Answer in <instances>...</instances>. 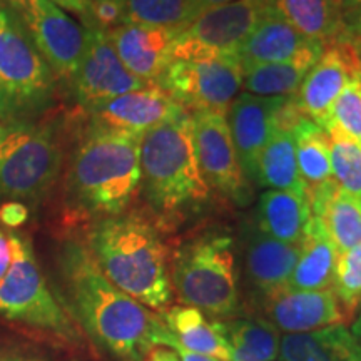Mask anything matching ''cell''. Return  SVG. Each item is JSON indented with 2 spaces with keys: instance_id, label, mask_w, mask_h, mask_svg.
I'll list each match as a JSON object with an SVG mask.
<instances>
[{
  "instance_id": "obj_1",
  "label": "cell",
  "mask_w": 361,
  "mask_h": 361,
  "mask_svg": "<svg viewBox=\"0 0 361 361\" xmlns=\"http://www.w3.org/2000/svg\"><path fill=\"white\" fill-rule=\"evenodd\" d=\"M57 263L72 313L107 353L121 361H147L154 348H174L178 340L161 314L114 286L87 246L66 241Z\"/></svg>"
},
{
  "instance_id": "obj_2",
  "label": "cell",
  "mask_w": 361,
  "mask_h": 361,
  "mask_svg": "<svg viewBox=\"0 0 361 361\" xmlns=\"http://www.w3.org/2000/svg\"><path fill=\"white\" fill-rule=\"evenodd\" d=\"M142 135L90 124L72 149L66 171V196L89 216H117L141 188Z\"/></svg>"
},
{
  "instance_id": "obj_3",
  "label": "cell",
  "mask_w": 361,
  "mask_h": 361,
  "mask_svg": "<svg viewBox=\"0 0 361 361\" xmlns=\"http://www.w3.org/2000/svg\"><path fill=\"white\" fill-rule=\"evenodd\" d=\"M89 251L104 276L144 306L164 310L173 300L168 251L144 216L101 218L89 233Z\"/></svg>"
},
{
  "instance_id": "obj_4",
  "label": "cell",
  "mask_w": 361,
  "mask_h": 361,
  "mask_svg": "<svg viewBox=\"0 0 361 361\" xmlns=\"http://www.w3.org/2000/svg\"><path fill=\"white\" fill-rule=\"evenodd\" d=\"M141 191L156 213L174 216L204 204L211 189L194 147L192 117L179 112L141 139Z\"/></svg>"
},
{
  "instance_id": "obj_5",
  "label": "cell",
  "mask_w": 361,
  "mask_h": 361,
  "mask_svg": "<svg viewBox=\"0 0 361 361\" xmlns=\"http://www.w3.org/2000/svg\"><path fill=\"white\" fill-rule=\"evenodd\" d=\"M64 142L54 121H11L0 133V201L39 204L64 168Z\"/></svg>"
},
{
  "instance_id": "obj_6",
  "label": "cell",
  "mask_w": 361,
  "mask_h": 361,
  "mask_svg": "<svg viewBox=\"0 0 361 361\" xmlns=\"http://www.w3.org/2000/svg\"><path fill=\"white\" fill-rule=\"evenodd\" d=\"M171 284L180 303L213 318H231L239 311L234 239L206 233L176 250L169 268Z\"/></svg>"
},
{
  "instance_id": "obj_7",
  "label": "cell",
  "mask_w": 361,
  "mask_h": 361,
  "mask_svg": "<svg viewBox=\"0 0 361 361\" xmlns=\"http://www.w3.org/2000/svg\"><path fill=\"white\" fill-rule=\"evenodd\" d=\"M54 96L51 67L17 13L0 0V123L39 119Z\"/></svg>"
},
{
  "instance_id": "obj_8",
  "label": "cell",
  "mask_w": 361,
  "mask_h": 361,
  "mask_svg": "<svg viewBox=\"0 0 361 361\" xmlns=\"http://www.w3.org/2000/svg\"><path fill=\"white\" fill-rule=\"evenodd\" d=\"M7 241L11 266L0 279V314L12 322L44 329L66 341L78 340V329L40 273L32 246L17 234H8Z\"/></svg>"
},
{
  "instance_id": "obj_9",
  "label": "cell",
  "mask_w": 361,
  "mask_h": 361,
  "mask_svg": "<svg viewBox=\"0 0 361 361\" xmlns=\"http://www.w3.org/2000/svg\"><path fill=\"white\" fill-rule=\"evenodd\" d=\"M243 78L245 67L238 54H226L173 61L157 85L189 114L228 112L243 87Z\"/></svg>"
},
{
  "instance_id": "obj_10",
  "label": "cell",
  "mask_w": 361,
  "mask_h": 361,
  "mask_svg": "<svg viewBox=\"0 0 361 361\" xmlns=\"http://www.w3.org/2000/svg\"><path fill=\"white\" fill-rule=\"evenodd\" d=\"M266 11V0H234L207 8L176 35L171 59L183 61L238 54Z\"/></svg>"
},
{
  "instance_id": "obj_11",
  "label": "cell",
  "mask_w": 361,
  "mask_h": 361,
  "mask_svg": "<svg viewBox=\"0 0 361 361\" xmlns=\"http://www.w3.org/2000/svg\"><path fill=\"white\" fill-rule=\"evenodd\" d=\"M17 13L54 78L72 82L85 47V27L49 0H6Z\"/></svg>"
},
{
  "instance_id": "obj_12",
  "label": "cell",
  "mask_w": 361,
  "mask_h": 361,
  "mask_svg": "<svg viewBox=\"0 0 361 361\" xmlns=\"http://www.w3.org/2000/svg\"><path fill=\"white\" fill-rule=\"evenodd\" d=\"M355 78H361V40L346 30L324 45L295 94L298 106L308 119L324 129L331 121L333 104Z\"/></svg>"
},
{
  "instance_id": "obj_13",
  "label": "cell",
  "mask_w": 361,
  "mask_h": 361,
  "mask_svg": "<svg viewBox=\"0 0 361 361\" xmlns=\"http://www.w3.org/2000/svg\"><path fill=\"white\" fill-rule=\"evenodd\" d=\"M147 84L126 69L106 30L85 29V47L71 89L80 109L89 112L112 99L147 87Z\"/></svg>"
},
{
  "instance_id": "obj_14",
  "label": "cell",
  "mask_w": 361,
  "mask_h": 361,
  "mask_svg": "<svg viewBox=\"0 0 361 361\" xmlns=\"http://www.w3.org/2000/svg\"><path fill=\"white\" fill-rule=\"evenodd\" d=\"M226 114L228 112L219 111L191 114L197 164L207 188L238 204H246L251 197V189L239 168Z\"/></svg>"
},
{
  "instance_id": "obj_15",
  "label": "cell",
  "mask_w": 361,
  "mask_h": 361,
  "mask_svg": "<svg viewBox=\"0 0 361 361\" xmlns=\"http://www.w3.org/2000/svg\"><path fill=\"white\" fill-rule=\"evenodd\" d=\"M261 308L268 318L266 322L288 335L313 331L345 319V313L331 290L305 291L286 284L261 295Z\"/></svg>"
},
{
  "instance_id": "obj_16",
  "label": "cell",
  "mask_w": 361,
  "mask_h": 361,
  "mask_svg": "<svg viewBox=\"0 0 361 361\" xmlns=\"http://www.w3.org/2000/svg\"><path fill=\"white\" fill-rule=\"evenodd\" d=\"M284 97H258L243 92L228 109L234 151L243 174L247 180L258 179L261 152L274 133V114Z\"/></svg>"
},
{
  "instance_id": "obj_17",
  "label": "cell",
  "mask_w": 361,
  "mask_h": 361,
  "mask_svg": "<svg viewBox=\"0 0 361 361\" xmlns=\"http://www.w3.org/2000/svg\"><path fill=\"white\" fill-rule=\"evenodd\" d=\"M183 111L186 109L174 102L159 85H147L144 89L123 94L85 114L89 116V123L99 128L144 135L149 129L156 128Z\"/></svg>"
},
{
  "instance_id": "obj_18",
  "label": "cell",
  "mask_w": 361,
  "mask_h": 361,
  "mask_svg": "<svg viewBox=\"0 0 361 361\" xmlns=\"http://www.w3.org/2000/svg\"><path fill=\"white\" fill-rule=\"evenodd\" d=\"M173 29L144 24H124L107 30L112 47L130 74L147 84H159L171 59V47L176 39Z\"/></svg>"
},
{
  "instance_id": "obj_19",
  "label": "cell",
  "mask_w": 361,
  "mask_h": 361,
  "mask_svg": "<svg viewBox=\"0 0 361 361\" xmlns=\"http://www.w3.org/2000/svg\"><path fill=\"white\" fill-rule=\"evenodd\" d=\"M301 245H288L247 224L245 233V266L259 295L286 286L300 256Z\"/></svg>"
},
{
  "instance_id": "obj_20",
  "label": "cell",
  "mask_w": 361,
  "mask_h": 361,
  "mask_svg": "<svg viewBox=\"0 0 361 361\" xmlns=\"http://www.w3.org/2000/svg\"><path fill=\"white\" fill-rule=\"evenodd\" d=\"M311 216L319 221L323 231L336 247L338 255L361 243V200L343 191L336 180L316 188L308 194Z\"/></svg>"
},
{
  "instance_id": "obj_21",
  "label": "cell",
  "mask_w": 361,
  "mask_h": 361,
  "mask_svg": "<svg viewBox=\"0 0 361 361\" xmlns=\"http://www.w3.org/2000/svg\"><path fill=\"white\" fill-rule=\"evenodd\" d=\"M311 42L314 40L303 37L268 7L258 25L238 49V57L245 69L261 64H276L290 61Z\"/></svg>"
},
{
  "instance_id": "obj_22",
  "label": "cell",
  "mask_w": 361,
  "mask_h": 361,
  "mask_svg": "<svg viewBox=\"0 0 361 361\" xmlns=\"http://www.w3.org/2000/svg\"><path fill=\"white\" fill-rule=\"evenodd\" d=\"M266 6L314 42L326 45L346 32L341 0H266Z\"/></svg>"
},
{
  "instance_id": "obj_23",
  "label": "cell",
  "mask_w": 361,
  "mask_h": 361,
  "mask_svg": "<svg viewBox=\"0 0 361 361\" xmlns=\"http://www.w3.org/2000/svg\"><path fill=\"white\" fill-rule=\"evenodd\" d=\"M283 361H361V346L343 323L306 333L284 335L279 341Z\"/></svg>"
},
{
  "instance_id": "obj_24",
  "label": "cell",
  "mask_w": 361,
  "mask_h": 361,
  "mask_svg": "<svg viewBox=\"0 0 361 361\" xmlns=\"http://www.w3.org/2000/svg\"><path fill=\"white\" fill-rule=\"evenodd\" d=\"M311 219V207L305 194L268 189L261 194L258 228L278 241L301 245Z\"/></svg>"
},
{
  "instance_id": "obj_25",
  "label": "cell",
  "mask_w": 361,
  "mask_h": 361,
  "mask_svg": "<svg viewBox=\"0 0 361 361\" xmlns=\"http://www.w3.org/2000/svg\"><path fill=\"white\" fill-rule=\"evenodd\" d=\"M324 45L322 42H311L298 56L290 61L276 64H261L245 69L243 87L247 94L258 97H286L298 92L306 74L319 56Z\"/></svg>"
},
{
  "instance_id": "obj_26",
  "label": "cell",
  "mask_w": 361,
  "mask_h": 361,
  "mask_svg": "<svg viewBox=\"0 0 361 361\" xmlns=\"http://www.w3.org/2000/svg\"><path fill=\"white\" fill-rule=\"evenodd\" d=\"M336 261L335 245L329 241L319 221L311 216L288 286L305 291L331 290Z\"/></svg>"
},
{
  "instance_id": "obj_27",
  "label": "cell",
  "mask_w": 361,
  "mask_h": 361,
  "mask_svg": "<svg viewBox=\"0 0 361 361\" xmlns=\"http://www.w3.org/2000/svg\"><path fill=\"white\" fill-rule=\"evenodd\" d=\"M228 343L229 361H274L279 356L278 329L261 318L216 319Z\"/></svg>"
},
{
  "instance_id": "obj_28",
  "label": "cell",
  "mask_w": 361,
  "mask_h": 361,
  "mask_svg": "<svg viewBox=\"0 0 361 361\" xmlns=\"http://www.w3.org/2000/svg\"><path fill=\"white\" fill-rule=\"evenodd\" d=\"M183 348L194 353L229 361V346L214 322H207L202 311L192 306H174L161 314Z\"/></svg>"
},
{
  "instance_id": "obj_29",
  "label": "cell",
  "mask_w": 361,
  "mask_h": 361,
  "mask_svg": "<svg viewBox=\"0 0 361 361\" xmlns=\"http://www.w3.org/2000/svg\"><path fill=\"white\" fill-rule=\"evenodd\" d=\"M258 184L268 189L293 191L306 196L296 159L293 133H273L258 161Z\"/></svg>"
},
{
  "instance_id": "obj_30",
  "label": "cell",
  "mask_w": 361,
  "mask_h": 361,
  "mask_svg": "<svg viewBox=\"0 0 361 361\" xmlns=\"http://www.w3.org/2000/svg\"><path fill=\"white\" fill-rule=\"evenodd\" d=\"M296 144V159L300 176L306 188V197L311 191L333 179L329 137L326 129L303 119L293 130Z\"/></svg>"
},
{
  "instance_id": "obj_31",
  "label": "cell",
  "mask_w": 361,
  "mask_h": 361,
  "mask_svg": "<svg viewBox=\"0 0 361 361\" xmlns=\"http://www.w3.org/2000/svg\"><path fill=\"white\" fill-rule=\"evenodd\" d=\"M192 0H126L124 22L180 32L196 19Z\"/></svg>"
},
{
  "instance_id": "obj_32",
  "label": "cell",
  "mask_w": 361,
  "mask_h": 361,
  "mask_svg": "<svg viewBox=\"0 0 361 361\" xmlns=\"http://www.w3.org/2000/svg\"><path fill=\"white\" fill-rule=\"evenodd\" d=\"M324 129L329 137L333 179L343 191L361 200V144L336 124L329 123Z\"/></svg>"
},
{
  "instance_id": "obj_33",
  "label": "cell",
  "mask_w": 361,
  "mask_h": 361,
  "mask_svg": "<svg viewBox=\"0 0 361 361\" xmlns=\"http://www.w3.org/2000/svg\"><path fill=\"white\" fill-rule=\"evenodd\" d=\"M331 291L335 293L345 318L361 306V243L338 255Z\"/></svg>"
},
{
  "instance_id": "obj_34",
  "label": "cell",
  "mask_w": 361,
  "mask_h": 361,
  "mask_svg": "<svg viewBox=\"0 0 361 361\" xmlns=\"http://www.w3.org/2000/svg\"><path fill=\"white\" fill-rule=\"evenodd\" d=\"M341 130L361 144V78L346 84L333 104L331 121Z\"/></svg>"
},
{
  "instance_id": "obj_35",
  "label": "cell",
  "mask_w": 361,
  "mask_h": 361,
  "mask_svg": "<svg viewBox=\"0 0 361 361\" xmlns=\"http://www.w3.org/2000/svg\"><path fill=\"white\" fill-rule=\"evenodd\" d=\"M29 218V209L19 201H6L0 204V221L6 226L16 228L24 224Z\"/></svg>"
},
{
  "instance_id": "obj_36",
  "label": "cell",
  "mask_w": 361,
  "mask_h": 361,
  "mask_svg": "<svg viewBox=\"0 0 361 361\" xmlns=\"http://www.w3.org/2000/svg\"><path fill=\"white\" fill-rule=\"evenodd\" d=\"M56 4L62 11L72 12L84 22L85 29H92V17H90V0H49Z\"/></svg>"
},
{
  "instance_id": "obj_37",
  "label": "cell",
  "mask_w": 361,
  "mask_h": 361,
  "mask_svg": "<svg viewBox=\"0 0 361 361\" xmlns=\"http://www.w3.org/2000/svg\"><path fill=\"white\" fill-rule=\"evenodd\" d=\"M345 24L350 34L361 39V0H350V2H346Z\"/></svg>"
},
{
  "instance_id": "obj_38",
  "label": "cell",
  "mask_w": 361,
  "mask_h": 361,
  "mask_svg": "<svg viewBox=\"0 0 361 361\" xmlns=\"http://www.w3.org/2000/svg\"><path fill=\"white\" fill-rule=\"evenodd\" d=\"M173 351H176V355H178L179 361H221V360L213 358V356H206V355H201V353H194V351H189L186 348H183L179 343H176Z\"/></svg>"
},
{
  "instance_id": "obj_39",
  "label": "cell",
  "mask_w": 361,
  "mask_h": 361,
  "mask_svg": "<svg viewBox=\"0 0 361 361\" xmlns=\"http://www.w3.org/2000/svg\"><path fill=\"white\" fill-rule=\"evenodd\" d=\"M8 266H11V247L7 238L0 233V279L6 276Z\"/></svg>"
},
{
  "instance_id": "obj_40",
  "label": "cell",
  "mask_w": 361,
  "mask_h": 361,
  "mask_svg": "<svg viewBox=\"0 0 361 361\" xmlns=\"http://www.w3.org/2000/svg\"><path fill=\"white\" fill-rule=\"evenodd\" d=\"M147 361H179V358L173 350L162 348V346H159V348H154L151 351Z\"/></svg>"
},
{
  "instance_id": "obj_41",
  "label": "cell",
  "mask_w": 361,
  "mask_h": 361,
  "mask_svg": "<svg viewBox=\"0 0 361 361\" xmlns=\"http://www.w3.org/2000/svg\"><path fill=\"white\" fill-rule=\"evenodd\" d=\"M192 2H194V11H196V16H200V13L207 11V8L224 6V4L234 2V0H192Z\"/></svg>"
},
{
  "instance_id": "obj_42",
  "label": "cell",
  "mask_w": 361,
  "mask_h": 361,
  "mask_svg": "<svg viewBox=\"0 0 361 361\" xmlns=\"http://www.w3.org/2000/svg\"><path fill=\"white\" fill-rule=\"evenodd\" d=\"M0 361H44L32 355H24V353H4L0 355Z\"/></svg>"
},
{
  "instance_id": "obj_43",
  "label": "cell",
  "mask_w": 361,
  "mask_h": 361,
  "mask_svg": "<svg viewBox=\"0 0 361 361\" xmlns=\"http://www.w3.org/2000/svg\"><path fill=\"white\" fill-rule=\"evenodd\" d=\"M351 333H353V336L356 338V341H358L360 346H361V311H360V314L356 316L353 326H351Z\"/></svg>"
},
{
  "instance_id": "obj_44",
  "label": "cell",
  "mask_w": 361,
  "mask_h": 361,
  "mask_svg": "<svg viewBox=\"0 0 361 361\" xmlns=\"http://www.w3.org/2000/svg\"><path fill=\"white\" fill-rule=\"evenodd\" d=\"M90 2H117V4H126V0H90Z\"/></svg>"
},
{
  "instance_id": "obj_45",
  "label": "cell",
  "mask_w": 361,
  "mask_h": 361,
  "mask_svg": "<svg viewBox=\"0 0 361 361\" xmlns=\"http://www.w3.org/2000/svg\"><path fill=\"white\" fill-rule=\"evenodd\" d=\"M341 2H345V6H346V2H350V0H341Z\"/></svg>"
},
{
  "instance_id": "obj_46",
  "label": "cell",
  "mask_w": 361,
  "mask_h": 361,
  "mask_svg": "<svg viewBox=\"0 0 361 361\" xmlns=\"http://www.w3.org/2000/svg\"><path fill=\"white\" fill-rule=\"evenodd\" d=\"M0 133H2V123H0Z\"/></svg>"
}]
</instances>
